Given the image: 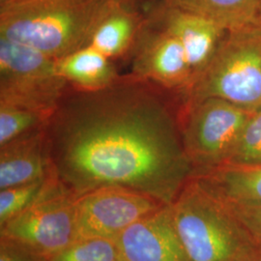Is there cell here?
<instances>
[{
	"label": "cell",
	"instance_id": "cell-1",
	"mask_svg": "<svg viewBox=\"0 0 261 261\" xmlns=\"http://www.w3.org/2000/svg\"><path fill=\"white\" fill-rule=\"evenodd\" d=\"M164 91L132 74L103 89L68 90L47 135L56 175L73 196L121 187L174 201L195 170Z\"/></svg>",
	"mask_w": 261,
	"mask_h": 261
},
{
	"label": "cell",
	"instance_id": "cell-2",
	"mask_svg": "<svg viewBox=\"0 0 261 261\" xmlns=\"http://www.w3.org/2000/svg\"><path fill=\"white\" fill-rule=\"evenodd\" d=\"M114 0H9L0 4V38L54 59L89 45Z\"/></svg>",
	"mask_w": 261,
	"mask_h": 261
},
{
	"label": "cell",
	"instance_id": "cell-3",
	"mask_svg": "<svg viewBox=\"0 0 261 261\" xmlns=\"http://www.w3.org/2000/svg\"><path fill=\"white\" fill-rule=\"evenodd\" d=\"M169 206L191 261H236L255 244L231 209L195 176Z\"/></svg>",
	"mask_w": 261,
	"mask_h": 261
},
{
	"label": "cell",
	"instance_id": "cell-4",
	"mask_svg": "<svg viewBox=\"0 0 261 261\" xmlns=\"http://www.w3.org/2000/svg\"><path fill=\"white\" fill-rule=\"evenodd\" d=\"M183 97L184 108L220 98L247 112L260 110L261 23L226 32Z\"/></svg>",
	"mask_w": 261,
	"mask_h": 261
},
{
	"label": "cell",
	"instance_id": "cell-5",
	"mask_svg": "<svg viewBox=\"0 0 261 261\" xmlns=\"http://www.w3.org/2000/svg\"><path fill=\"white\" fill-rule=\"evenodd\" d=\"M70 88L56 70V59L0 38V102L50 118Z\"/></svg>",
	"mask_w": 261,
	"mask_h": 261
},
{
	"label": "cell",
	"instance_id": "cell-6",
	"mask_svg": "<svg viewBox=\"0 0 261 261\" xmlns=\"http://www.w3.org/2000/svg\"><path fill=\"white\" fill-rule=\"evenodd\" d=\"M181 130L194 176L227 164L251 112L220 98L183 108Z\"/></svg>",
	"mask_w": 261,
	"mask_h": 261
},
{
	"label": "cell",
	"instance_id": "cell-7",
	"mask_svg": "<svg viewBox=\"0 0 261 261\" xmlns=\"http://www.w3.org/2000/svg\"><path fill=\"white\" fill-rule=\"evenodd\" d=\"M0 239L44 257L76 240L75 197L67 189L47 196L0 226Z\"/></svg>",
	"mask_w": 261,
	"mask_h": 261
},
{
	"label": "cell",
	"instance_id": "cell-8",
	"mask_svg": "<svg viewBox=\"0 0 261 261\" xmlns=\"http://www.w3.org/2000/svg\"><path fill=\"white\" fill-rule=\"evenodd\" d=\"M152 196L103 187L75 197L76 239L115 240L132 224L165 206Z\"/></svg>",
	"mask_w": 261,
	"mask_h": 261
},
{
	"label": "cell",
	"instance_id": "cell-9",
	"mask_svg": "<svg viewBox=\"0 0 261 261\" xmlns=\"http://www.w3.org/2000/svg\"><path fill=\"white\" fill-rule=\"evenodd\" d=\"M132 53V75L185 95L193 73L183 47L172 34L147 19Z\"/></svg>",
	"mask_w": 261,
	"mask_h": 261
},
{
	"label": "cell",
	"instance_id": "cell-10",
	"mask_svg": "<svg viewBox=\"0 0 261 261\" xmlns=\"http://www.w3.org/2000/svg\"><path fill=\"white\" fill-rule=\"evenodd\" d=\"M114 241L123 261H191L178 236L169 205L141 218Z\"/></svg>",
	"mask_w": 261,
	"mask_h": 261
},
{
	"label": "cell",
	"instance_id": "cell-11",
	"mask_svg": "<svg viewBox=\"0 0 261 261\" xmlns=\"http://www.w3.org/2000/svg\"><path fill=\"white\" fill-rule=\"evenodd\" d=\"M161 12V16L148 19L179 41L186 54L194 81L214 56L226 31L213 20L186 10L166 4Z\"/></svg>",
	"mask_w": 261,
	"mask_h": 261
},
{
	"label": "cell",
	"instance_id": "cell-12",
	"mask_svg": "<svg viewBox=\"0 0 261 261\" xmlns=\"http://www.w3.org/2000/svg\"><path fill=\"white\" fill-rule=\"evenodd\" d=\"M54 172L47 127L0 146V190L34 182Z\"/></svg>",
	"mask_w": 261,
	"mask_h": 261
},
{
	"label": "cell",
	"instance_id": "cell-13",
	"mask_svg": "<svg viewBox=\"0 0 261 261\" xmlns=\"http://www.w3.org/2000/svg\"><path fill=\"white\" fill-rule=\"evenodd\" d=\"M146 22L135 0H114L97 22L88 46L111 59L125 56L133 50Z\"/></svg>",
	"mask_w": 261,
	"mask_h": 261
},
{
	"label": "cell",
	"instance_id": "cell-14",
	"mask_svg": "<svg viewBox=\"0 0 261 261\" xmlns=\"http://www.w3.org/2000/svg\"><path fill=\"white\" fill-rule=\"evenodd\" d=\"M195 177L226 204L261 207V166L226 164Z\"/></svg>",
	"mask_w": 261,
	"mask_h": 261
},
{
	"label": "cell",
	"instance_id": "cell-15",
	"mask_svg": "<svg viewBox=\"0 0 261 261\" xmlns=\"http://www.w3.org/2000/svg\"><path fill=\"white\" fill-rule=\"evenodd\" d=\"M58 74L72 88L84 91L103 89L116 83L118 74L112 59L91 46H86L56 60Z\"/></svg>",
	"mask_w": 261,
	"mask_h": 261
},
{
	"label": "cell",
	"instance_id": "cell-16",
	"mask_svg": "<svg viewBox=\"0 0 261 261\" xmlns=\"http://www.w3.org/2000/svg\"><path fill=\"white\" fill-rule=\"evenodd\" d=\"M166 4L211 19L226 32L261 23L258 0H165Z\"/></svg>",
	"mask_w": 261,
	"mask_h": 261
},
{
	"label": "cell",
	"instance_id": "cell-17",
	"mask_svg": "<svg viewBox=\"0 0 261 261\" xmlns=\"http://www.w3.org/2000/svg\"><path fill=\"white\" fill-rule=\"evenodd\" d=\"M66 189L56 172L48 176L0 190V226L41 199Z\"/></svg>",
	"mask_w": 261,
	"mask_h": 261
},
{
	"label": "cell",
	"instance_id": "cell-18",
	"mask_svg": "<svg viewBox=\"0 0 261 261\" xmlns=\"http://www.w3.org/2000/svg\"><path fill=\"white\" fill-rule=\"evenodd\" d=\"M49 117L12 103L0 102V146L47 127Z\"/></svg>",
	"mask_w": 261,
	"mask_h": 261
},
{
	"label": "cell",
	"instance_id": "cell-19",
	"mask_svg": "<svg viewBox=\"0 0 261 261\" xmlns=\"http://www.w3.org/2000/svg\"><path fill=\"white\" fill-rule=\"evenodd\" d=\"M40 261H123L114 240L76 239L62 250L40 257Z\"/></svg>",
	"mask_w": 261,
	"mask_h": 261
},
{
	"label": "cell",
	"instance_id": "cell-20",
	"mask_svg": "<svg viewBox=\"0 0 261 261\" xmlns=\"http://www.w3.org/2000/svg\"><path fill=\"white\" fill-rule=\"evenodd\" d=\"M227 164L261 166V109L251 112Z\"/></svg>",
	"mask_w": 261,
	"mask_h": 261
},
{
	"label": "cell",
	"instance_id": "cell-21",
	"mask_svg": "<svg viewBox=\"0 0 261 261\" xmlns=\"http://www.w3.org/2000/svg\"><path fill=\"white\" fill-rule=\"evenodd\" d=\"M226 205L231 209L252 240L261 246V207Z\"/></svg>",
	"mask_w": 261,
	"mask_h": 261
},
{
	"label": "cell",
	"instance_id": "cell-22",
	"mask_svg": "<svg viewBox=\"0 0 261 261\" xmlns=\"http://www.w3.org/2000/svg\"><path fill=\"white\" fill-rule=\"evenodd\" d=\"M0 261H40V257L13 243L0 239Z\"/></svg>",
	"mask_w": 261,
	"mask_h": 261
},
{
	"label": "cell",
	"instance_id": "cell-23",
	"mask_svg": "<svg viewBox=\"0 0 261 261\" xmlns=\"http://www.w3.org/2000/svg\"><path fill=\"white\" fill-rule=\"evenodd\" d=\"M236 261H261V246L254 244Z\"/></svg>",
	"mask_w": 261,
	"mask_h": 261
},
{
	"label": "cell",
	"instance_id": "cell-24",
	"mask_svg": "<svg viewBox=\"0 0 261 261\" xmlns=\"http://www.w3.org/2000/svg\"><path fill=\"white\" fill-rule=\"evenodd\" d=\"M258 2H259V18L261 21V0H258Z\"/></svg>",
	"mask_w": 261,
	"mask_h": 261
},
{
	"label": "cell",
	"instance_id": "cell-25",
	"mask_svg": "<svg viewBox=\"0 0 261 261\" xmlns=\"http://www.w3.org/2000/svg\"><path fill=\"white\" fill-rule=\"evenodd\" d=\"M7 1H9V0H0V4L4 3V2H7Z\"/></svg>",
	"mask_w": 261,
	"mask_h": 261
}]
</instances>
